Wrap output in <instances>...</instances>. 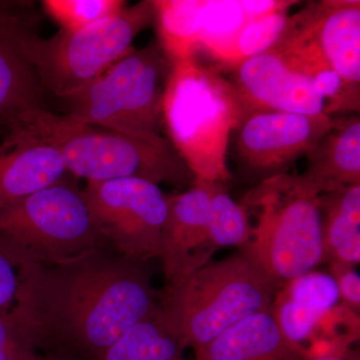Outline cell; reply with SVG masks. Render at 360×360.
Here are the masks:
<instances>
[{
  "label": "cell",
  "instance_id": "cell-28",
  "mask_svg": "<svg viewBox=\"0 0 360 360\" xmlns=\"http://www.w3.org/2000/svg\"><path fill=\"white\" fill-rule=\"evenodd\" d=\"M330 274L335 277L340 291V302L359 314L360 277L354 265L330 262Z\"/></svg>",
  "mask_w": 360,
  "mask_h": 360
},
{
  "label": "cell",
  "instance_id": "cell-15",
  "mask_svg": "<svg viewBox=\"0 0 360 360\" xmlns=\"http://www.w3.org/2000/svg\"><path fill=\"white\" fill-rule=\"evenodd\" d=\"M70 175L58 149L23 127H14L0 146V208Z\"/></svg>",
  "mask_w": 360,
  "mask_h": 360
},
{
  "label": "cell",
  "instance_id": "cell-23",
  "mask_svg": "<svg viewBox=\"0 0 360 360\" xmlns=\"http://www.w3.org/2000/svg\"><path fill=\"white\" fill-rule=\"evenodd\" d=\"M290 11H276L248 21L232 42L221 65L234 70L246 59L270 51L288 27Z\"/></svg>",
  "mask_w": 360,
  "mask_h": 360
},
{
  "label": "cell",
  "instance_id": "cell-12",
  "mask_svg": "<svg viewBox=\"0 0 360 360\" xmlns=\"http://www.w3.org/2000/svg\"><path fill=\"white\" fill-rule=\"evenodd\" d=\"M210 184L196 179L193 186L168 196V212L160 255L167 285L179 283L210 264L217 251L208 229Z\"/></svg>",
  "mask_w": 360,
  "mask_h": 360
},
{
  "label": "cell",
  "instance_id": "cell-27",
  "mask_svg": "<svg viewBox=\"0 0 360 360\" xmlns=\"http://www.w3.org/2000/svg\"><path fill=\"white\" fill-rule=\"evenodd\" d=\"M18 265L0 241V314H8L18 290Z\"/></svg>",
  "mask_w": 360,
  "mask_h": 360
},
{
  "label": "cell",
  "instance_id": "cell-20",
  "mask_svg": "<svg viewBox=\"0 0 360 360\" xmlns=\"http://www.w3.org/2000/svg\"><path fill=\"white\" fill-rule=\"evenodd\" d=\"M158 44L170 65L198 58L201 0H153Z\"/></svg>",
  "mask_w": 360,
  "mask_h": 360
},
{
  "label": "cell",
  "instance_id": "cell-22",
  "mask_svg": "<svg viewBox=\"0 0 360 360\" xmlns=\"http://www.w3.org/2000/svg\"><path fill=\"white\" fill-rule=\"evenodd\" d=\"M208 229L217 250L225 248H245L250 243L251 227L248 212L233 200L221 182L210 184Z\"/></svg>",
  "mask_w": 360,
  "mask_h": 360
},
{
  "label": "cell",
  "instance_id": "cell-7",
  "mask_svg": "<svg viewBox=\"0 0 360 360\" xmlns=\"http://www.w3.org/2000/svg\"><path fill=\"white\" fill-rule=\"evenodd\" d=\"M0 241L16 264H59L101 248L82 193L70 177L0 208Z\"/></svg>",
  "mask_w": 360,
  "mask_h": 360
},
{
  "label": "cell",
  "instance_id": "cell-18",
  "mask_svg": "<svg viewBox=\"0 0 360 360\" xmlns=\"http://www.w3.org/2000/svg\"><path fill=\"white\" fill-rule=\"evenodd\" d=\"M326 262H360V186L319 195Z\"/></svg>",
  "mask_w": 360,
  "mask_h": 360
},
{
  "label": "cell",
  "instance_id": "cell-9",
  "mask_svg": "<svg viewBox=\"0 0 360 360\" xmlns=\"http://www.w3.org/2000/svg\"><path fill=\"white\" fill-rule=\"evenodd\" d=\"M82 193L96 231L120 255L141 262L158 258L168 212L158 184L131 177L89 181Z\"/></svg>",
  "mask_w": 360,
  "mask_h": 360
},
{
  "label": "cell",
  "instance_id": "cell-26",
  "mask_svg": "<svg viewBox=\"0 0 360 360\" xmlns=\"http://www.w3.org/2000/svg\"><path fill=\"white\" fill-rule=\"evenodd\" d=\"M8 314H0V360H42Z\"/></svg>",
  "mask_w": 360,
  "mask_h": 360
},
{
  "label": "cell",
  "instance_id": "cell-25",
  "mask_svg": "<svg viewBox=\"0 0 360 360\" xmlns=\"http://www.w3.org/2000/svg\"><path fill=\"white\" fill-rule=\"evenodd\" d=\"M277 292L321 319L340 302L335 277L315 270L293 279Z\"/></svg>",
  "mask_w": 360,
  "mask_h": 360
},
{
  "label": "cell",
  "instance_id": "cell-19",
  "mask_svg": "<svg viewBox=\"0 0 360 360\" xmlns=\"http://www.w3.org/2000/svg\"><path fill=\"white\" fill-rule=\"evenodd\" d=\"M186 349L158 307L116 341L103 360H187Z\"/></svg>",
  "mask_w": 360,
  "mask_h": 360
},
{
  "label": "cell",
  "instance_id": "cell-8",
  "mask_svg": "<svg viewBox=\"0 0 360 360\" xmlns=\"http://www.w3.org/2000/svg\"><path fill=\"white\" fill-rule=\"evenodd\" d=\"M170 68L158 42L134 49L84 89L63 98L66 115L118 131L161 135Z\"/></svg>",
  "mask_w": 360,
  "mask_h": 360
},
{
  "label": "cell",
  "instance_id": "cell-16",
  "mask_svg": "<svg viewBox=\"0 0 360 360\" xmlns=\"http://www.w3.org/2000/svg\"><path fill=\"white\" fill-rule=\"evenodd\" d=\"M328 134L307 153L303 179L319 195L360 186V118L333 116Z\"/></svg>",
  "mask_w": 360,
  "mask_h": 360
},
{
  "label": "cell",
  "instance_id": "cell-11",
  "mask_svg": "<svg viewBox=\"0 0 360 360\" xmlns=\"http://www.w3.org/2000/svg\"><path fill=\"white\" fill-rule=\"evenodd\" d=\"M32 1H0V127H18L26 113L44 108V91L21 47V37L35 30Z\"/></svg>",
  "mask_w": 360,
  "mask_h": 360
},
{
  "label": "cell",
  "instance_id": "cell-30",
  "mask_svg": "<svg viewBox=\"0 0 360 360\" xmlns=\"http://www.w3.org/2000/svg\"><path fill=\"white\" fill-rule=\"evenodd\" d=\"M42 360H61L58 359H51V357H49V359H42Z\"/></svg>",
  "mask_w": 360,
  "mask_h": 360
},
{
  "label": "cell",
  "instance_id": "cell-5",
  "mask_svg": "<svg viewBox=\"0 0 360 360\" xmlns=\"http://www.w3.org/2000/svg\"><path fill=\"white\" fill-rule=\"evenodd\" d=\"M277 291L240 251L165 286L158 302L184 347L195 352L236 322L269 309Z\"/></svg>",
  "mask_w": 360,
  "mask_h": 360
},
{
  "label": "cell",
  "instance_id": "cell-21",
  "mask_svg": "<svg viewBox=\"0 0 360 360\" xmlns=\"http://www.w3.org/2000/svg\"><path fill=\"white\" fill-rule=\"evenodd\" d=\"M250 20L245 0H201L200 52L221 65L232 42Z\"/></svg>",
  "mask_w": 360,
  "mask_h": 360
},
{
  "label": "cell",
  "instance_id": "cell-3",
  "mask_svg": "<svg viewBox=\"0 0 360 360\" xmlns=\"http://www.w3.org/2000/svg\"><path fill=\"white\" fill-rule=\"evenodd\" d=\"M251 110L233 82L198 58L174 63L163 94V129L196 179L226 184L231 135Z\"/></svg>",
  "mask_w": 360,
  "mask_h": 360
},
{
  "label": "cell",
  "instance_id": "cell-14",
  "mask_svg": "<svg viewBox=\"0 0 360 360\" xmlns=\"http://www.w3.org/2000/svg\"><path fill=\"white\" fill-rule=\"evenodd\" d=\"M347 84L360 86V1L310 2L290 16Z\"/></svg>",
  "mask_w": 360,
  "mask_h": 360
},
{
  "label": "cell",
  "instance_id": "cell-24",
  "mask_svg": "<svg viewBox=\"0 0 360 360\" xmlns=\"http://www.w3.org/2000/svg\"><path fill=\"white\" fill-rule=\"evenodd\" d=\"M45 13L66 32L82 30L122 13L127 6L122 0H44Z\"/></svg>",
  "mask_w": 360,
  "mask_h": 360
},
{
  "label": "cell",
  "instance_id": "cell-10",
  "mask_svg": "<svg viewBox=\"0 0 360 360\" xmlns=\"http://www.w3.org/2000/svg\"><path fill=\"white\" fill-rule=\"evenodd\" d=\"M333 122L326 113L250 110L231 135L239 172L257 184L288 174L328 134Z\"/></svg>",
  "mask_w": 360,
  "mask_h": 360
},
{
  "label": "cell",
  "instance_id": "cell-17",
  "mask_svg": "<svg viewBox=\"0 0 360 360\" xmlns=\"http://www.w3.org/2000/svg\"><path fill=\"white\" fill-rule=\"evenodd\" d=\"M193 360H307L285 338L269 309L225 329L194 352Z\"/></svg>",
  "mask_w": 360,
  "mask_h": 360
},
{
  "label": "cell",
  "instance_id": "cell-4",
  "mask_svg": "<svg viewBox=\"0 0 360 360\" xmlns=\"http://www.w3.org/2000/svg\"><path fill=\"white\" fill-rule=\"evenodd\" d=\"M243 205L257 221L240 251L277 290L326 262L319 194L302 175L260 182Z\"/></svg>",
  "mask_w": 360,
  "mask_h": 360
},
{
  "label": "cell",
  "instance_id": "cell-13",
  "mask_svg": "<svg viewBox=\"0 0 360 360\" xmlns=\"http://www.w3.org/2000/svg\"><path fill=\"white\" fill-rule=\"evenodd\" d=\"M233 70L232 82L251 110L324 113L326 101L311 80L293 68L276 49L246 59Z\"/></svg>",
  "mask_w": 360,
  "mask_h": 360
},
{
  "label": "cell",
  "instance_id": "cell-1",
  "mask_svg": "<svg viewBox=\"0 0 360 360\" xmlns=\"http://www.w3.org/2000/svg\"><path fill=\"white\" fill-rule=\"evenodd\" d=\"M144 264L101 250L59 264L21 262L8 315L37 349L103 360L127 330L160 307Z\"/></svg>",
  "mask_w": 360,
  "mask_h": 360
},
{
  "label": "cell",
  "instance_id": "cell-2",
  "mask_svg": "<svg viewBox=\"0 0 360 360\" xmlns=\"http://www.w3.org/2000/svg\"><path fill=\"white\" fill-rule=\"evenodd\" d=\"M18 127L54 146L70 174L87 182L131 177L189 188L196 181L172 142L162 135L105 129L45 108L26 113Z\"/></svg>",
  "mask_w": 360,
  "mask_h": 360
},
{
  "label": "cell",
  "instance_id": "cell-6",
  "mask_svg": "<svg viewBox=\"0 0 360 360\" xmlns=\"http://www.w3.org/2000/svg\"><path fill=\"white\" fill-rule=\"evenodd\" d=\"M153 21V1L143 0L82 30H60L51 39L30 30L21 37V47L42 89L63 99L134 51V39Z\"/></svg>",
  "mask_w": 360,
  "mask_h": 360
},
{
  "label": "cell",
  "instance_id": "cell-29",
  "mask_svg": "<svg viewBox=\"0 0 360 360\" xmlns=\"http://www.w3.org/2000/svg\"><path fill=\"white\" fill-rule=\"evenodd\" d=\"M307 360H360V359L359 350L352 348V349H348L347 352L321 355V356L312 357V359Z\"/></svg>",
  "mask_w": 360,
  "mask_h": 360
}]
</instances>
